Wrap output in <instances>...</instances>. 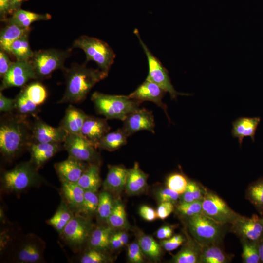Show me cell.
Instances as JSON below:
<instances>
[{
    "label": "cell",
    "mask_w": 263,
    "mask_h": 263,
    "mask_svg": "<svg viewBox=\"0 0 263 263\" xmlns=\"http://www.w3.org/2000/svg\"><path fill=\"white\" fill-rule=\"evenodd\" d=\"M6 114L0 120V151L10 161L28 149L33 141L31 124L17 114Z\"/></svg>",
    "instance_id": "cell-1"
},
{
    "label": "cell",
    "mask_w": 263,
    "mask_h": 263,
    "mask_svg": "<svg viewBox=\"0 0 263 263\" xmlns=\"http://www.w3.org/2000/svg\"><path fill=\"white\" fill-rule=\"evenodd\" d=\"M64 71L66 79V90L58 103L82 101L91 89L108 75L100 69L88 68L85 64H73Z\"/></svg>",
    "instance_id": "cell-2"
},
{
    "label": "cell",
    "mask_w": 263,
    "mask_h": 263,
    "mask_svg": "<svg viewBox=\"0 0 263 263\" xmlns=\"http://www.w3.org/2000/svg\"><path fill=\"white\" fill-rule=\"evenodd\" d=\"M1 188L8 193H19L40 184L42 179L30 161L21 162L1 175Z\"/></svg>",
    "instance_id": "cell-3"
},
{
    "label": "cell",
    "mask_w": 263,
    "mask_h": 263,
    "mask_svg": "<svg viewBox=\"0 0 263 263\" xmlns=\"http://www.w3.org/2000/svg\"><path fill=\"white\" fill-rule=\"evenodd\" d=\"M97 113L106 119L124 121L128 115L139 108L141 102L129 98L128 95H111L98 92L91 96Z\"/></svg>",
    "instance_id": "cell-4"
},
{
    "label": "cell",
    "mask_w": 263,
    "mask_h": 263,
    "mask_svg": "<svg viewBox=\"0 0 263 263\" xmlns=\"http://www.w3.org/2000/svg\"><path fill=\"white\" fill-rule=\"evenodd\" d=\"M188 229L202 246L212 244H221L224 237L225 226L203 213L187 218Z\"/></svg>",
    "instance_id": "cell-5"
},
{
    "label": "cell",
    "mask_w": 263,
    "mask_h": 263,
    "mask_svg": "<svg viewBox=\"0 0 263 263\" xmlns=\"http://www.w3.org/2000/svg\"><path fill=\"white\" fill-rule=\"evenodd\" d=\"M73 46L83 50L86 54V62L94 61L101 70L108 74L116 55L106 42L83 35L75 40Z\"/></svg>",
    "instance_id": "cell-6"
},
{
    "label": "cell",
    "mask_w": 263,
    "mask_h": 263,
    "mask_svg": "<svg viewBox=\"0 0 263 263\" xmlns=\"http://www.w3.org/2000/svg\"><path fill=\"white\" fill-rule=\"evenodd\" d=\"M71 51L55 49H42L34 52L28 61L33 67L37 79L49 78L56 70L65 71L66 59L69 56Z\"/></svg>",
    "instance_id": "cell-7"
},
{
    "label": "cell",
    "mask_w": 263,
    "mask_h": 263,
    "mask_svg": "<svg viewBox=\"0 0 263 263\" xmlns=\"http://www.w3.org/2000/svg\"><path fill=\"white\" fill-rule=\"evenodd\" d=\"M93 225L88 217L75 214L60 234L64 243L74 251H79L89 241Z\"/></svg>",
    "instance_id": "cell-8"
},
{
    "label": "cell",
    "mask_w": 263,
    "mask_h": 263,
    "mask_svg": "<svg viewBox=\"0 0 263 263\" xmlns=\"http://www.w3.org/2000/svg\"><path fill=\"white\" fill-rule=\"evenodd\" d=\"M202 213L224 225H231L242 216L217 194L207 188L202 200Z\"/></svg>",
    "instance_id": "cell-9"
},
{
    "label": "cell",
    "mask_w": 263,
    "mask_h": 263,
    "mask_svg": "<svg viewBox=\"0 0 263 263\" xmlns=\"http://www.w3.org/2000/svg\"><path fill=\"white\" fill-rule=\"evenodd\" d=\"M45 248V242L40 237L35 234H28L16 244L12 260L19 263H44Z\"/></svg>",
    "instance_id": "cell-10"
},
{
    "label": "cell",
    "mask_w": 263,
    "mask_h": 263,
    "mask_svg": "<svg viewBox=\"0 0 263 263\" xmlns=\"http://www.w3.org/2000/svg\"><path fill=\"white\" fill-rule=\"evenodd\" d=\"M140 43L147 57L149 65V73L146 79L150 80L168 92L173 99L178 95H189L177 92L172 85L167 69L163 66L160 60L150 51L146 44L142 40L139 31L137 29L134 30Z\"/></svg>",
    "instance_id": "cell-11"
},
{
    "label": "cell",
    "mask_w": 263,
    "mask_h": 263,
    "mask_svg": "<svg viewBox=\"0 0 263 263\" xmlns=\"http://www.w3.org/2000/svg\"><path fill=\"white\" fill-rule=\"evenodd\" d=\"M63 147L69 156L89 164L99 165L101 159L96 148L81 135L68 134Z\"/></svg>",
    "instance_id": "cell-12"
},
{
    "label": "cell",
    "mask_w": 263,
    "mask_h": 263,
    "mask_svg": "<svg viewBox=\"0 0 263 263\" xmlns=\"http://www.w3.org/2000/svg\"><path fill=\"white\" fill-rule=\"evenodd\" d=\"M31 79H37V78L30 63L16 61L2 78L0 91L13 87L24 86Z\"/></svg>",
    "instance_id": "cell-13"
},
{
    "label": "cell",
    "mask_w": 263,
    "mask_h": 263,
    "mask_svg": "<svg viewBox=\"0 0 263 263\" xmlns=\"http://www.w3.org/2000/svg\"><path fill=\"white\" fill-rule=\"evenodd\" d=\"M230 231L240 239L259 242L263 239V222L255 214L251 217L242 216L231 225Z\"/></svg>",
    "instance_id": "cell-14"
},
{
    "label": "cell",
    "mask_w": 263,
    "mask_h": 263,
    "mask_svg": "<svg viewBox=\"0 0 263 263\" xmlns=\"http://www.w3.org/2000/svg\"><path fill=\"white\" fill-rule=\"evenodd\" d=\"M122 128L128 136L142 130L154 133L155 123L152 113L145 108H138L127 116Z\"/></svg>",
    "instance_id": "cell-15"
},
{
    "label": "cell",
    "mask_w": 263,
    "mask_h": 263,
    "mask_svg": "<svg viewBox=\"0 0 263 263\" xmlns=\"http://www.w3.org/2000/svg\"><path fill=\"white\" fill-rule=\"evenodd\" d=\"M31 128L33 143H62L68 134L61 127H52L37 118Z\"/></svg>",
    "instance_id": "cell-16"
},
{
    "label": "cell",
    "mask_w": 263,
    "mask_h": 263,
    "mask_svg": "<svg viewBox=\"0 0 263 263\" xmlns=\"http://www.w3.org/2000/svg\"><path fill=\"white\" fill-rule=\"evenodd\" d=\"M90 164L69 156L65 160L55 164L60 181L76 183Z\"/></svg>",
    "instance_id": "cell-17"
},
{
    "label": "cell",
    "mask_w": 263,
    "mask_h": 263,
    "mask_svg": "<svg viewBox=\"0 0 263 263\" xmlns=\"http://www.w3.org/2000/svg\"><path fill=\"white\" fill-rule=\"evenodd\" d=\"M166 92L155 83L146 79L134 92L128 96L140 102L150 101L160 107L169 118L167 112V107L162 102V98Z\"/></svg>",
    "instance_id": "cell-18"
},
{
    "label": "cell",
    "mask_w": 263,
    "mask_h": 263,
    "mask_svg": "<svg viewBox=\"0 0 263 263\" xmlns=\"http://www.w3.org/2000/svg\"><path fill=\"white\" fill-rule=\"evenodd\" d=\"M106 119L87 115L81 131V135L97 148L99 141L110 130Z\"/></svg>",
    "instance_id": "cell-19"
},
{
    "label": "cell",
    "mask_w": 263,
    "mask_h": 263,
    "mask_svg": "<svg viewBox=\"0 0 263 263\" xmlns=\"http://www.w3.org/2000/svg\"><path fill=\"white\" fill-rule=\"evenodd\" d=\"M61 143H32L28 148L30 161L38 169L45 162L62 150Z\"/></svg>",
    "instance_id": "cell-20"
},
{
    "label": "cell",
    "mask_w": 263,
    "mask_h": 263,
    "mask_svg": "<svg viewBox=\"0 0 263 263\" xmlns=\"http://www.w3.org/2000/svg\"><path fill=\"white\" fill-rule=\"evenodd\" d=\"M61 182L64 201L75 214H77L82 207L85 191L76 183Z\"/></svg>",
    "instance_id": "cell-21"
},
{
    "label": "cell",
    "mask_w": 263,
    "mask_h": 263,
    "mask_svg": "<svg viewBox=\"0 0 263 263\" xmlns=\"http://www.w3.org/2000/svg\"><path fill=\"white\" fill-rule=\"evenodd\" d=\"M261 121L259 117H240L232 123L231 134L233 137L238 139L240 146L244 137H250L252 141L255 140V135Z\"/></svg>",
    "instance_id": "cell-22"
},
{
    "label": "cell",
    "mask_w": 263,
    "mask_h": 263,
    "mask_svg": "<svg viewBox=\"0 0 263 263\" xmlns=\"http://www.w3.org/2000/svg\"><path fill=\"white\" fill-rule=\"evenodd\" d=\"M87 115L81 109L70 105L65 111L59 126L68 134L81 135V131Z\"/></svg>",
    "instance_id": "cell-23"
},
{
    "label": "cell",
    "mask_w": 263,
    "mask_h": 263,
    "mask_svg": "<svg viewBox=\"0 0 263 263\" xmlns=\"http://www.w3.org/2000/svg\"><path fill=\"white\" fill-rule=\"evenodd\" d=\"M128 169L120 165L109 166L103 186L107 191H120L125 187Z\"/></svg>",
    "instance_id": "cell-24"
},
{
    "label": "cell",
    "mask_w": 263,
    "mask_h": 263,
    "mask_svg": "<svg viewBox=\"0 0 263 263\" xmlns=\"http://www.w3.org/2000/svg\"><path fill=\"white\" fill-rule=\"evenodd\" d=\"M147 175L135 162L133 167L128 170L125 185L126 192L129 194H137L142 192L147 186Z\"/></svg>",
    "instance_id": "cell-25"
},
{
    "label": "cell",
    "mask_w": 263,
    "mask_h": 263,
    "mask_svg": "<svg viewBox=\"0 0 263 263\" xmlns=\"http://www.w3.org/2000/svg\"><path fill=\"white\" fill-rule=\"evenodd\" d=\"M202 246L194 239H189L171 260L173 263H199Z\"/></svg>",
    "instance_id": "cell-26"
},
{
    "label": "cell",
    "mask_w": 263,
    "mask_h": 263,
    "mask_svg": "<svg viewBox=\"0 0 263 263\" xmlns=\"http://www.w3.org/2000/svg\"><path fill=\"white\" fill-rule=\"evenodd\" d=\"M30 27L24 28L15 24H8L0 30V50L8 54H11V46L13 43L24 34L30 33Z\"/></svg>",
    "instance_id": "cell-27"
},
{
    "label": "cell",
    "mask_w": 263,
    "mask_h": 263,
    "mask_svg": "<svg viewBox=\"0 0 263 263\" xmlns=\"http://www.w3.org/2000/svg\"><path fill=\"white\" fill-rule=\"evenodd\" d=\"M233 255L225 252L221 244H212L202 246L199 263H228Z\"/></svg>",
    "instance_id": "cell-28"
},
{
    "label": "cell",
    "mask_w": 263,
    "mask_h": 263,
    "mask_svg": "<svg viewBox=\"0 0 263 263\" xmlns=\"http://www.w3.org/2000/svg\"><path fill=\"white\" fill-rule=\"evenodd\" d=\"M51 18V15L47 13L38 14L20 8L11 15L8 19V23L21 27L28 28L30 27V25L35 21L46 20Z\"/></svg>",
    "instance_id": "cell-29"
},
{
    "label": "cell",
    "mask_w": 263,
    "mask_h": 263,
    "mask_svg": "<svg viewBox=\"0 0 263 263\" xmlns=\"http://www.w3.org/2000/svg\"><path fill=\"white\" fill-rule=\"evenodd\" d=\"M99 165L90 164L76 183L85 191L97 192L101 185Z\"/></svg>",
    "instance_id": "cell-30"
},
{
    "label": "cell",
    "mask_w": 263,
    "mask_h": 263,
    "mask_svg": "<svg viewBox=\"0 0 263 263\" xmlns=\"http://www.w3.org/2000/svg\"><path fill=\"white\" fill-rule=\"evenodd\" d=\"M113 229L108 225L97 227L93 230L88 241L90 247L103 251L110 248V240Z\"/></svg>",
    "instance_id": "cell-31"
},
{
    "label": "cell",
    "mask_w": 263,
    "mask_h": 263,
    "mask_svg": "<svg viewBox=\"0 0 263 263\" xmlns=\"http://www.w3.org/2000/svg\"><path fill=\"white\" fill-rule=\"evenodd\" d=\"M75 213L64 201H62L54 215L46 222L60 234Z\"/></svg>",
    "instance_id": "cell-32"
},
{
    "label": "cell",
    "mask_w": 263,
    "mask_h": 263,
    "mask_svg": "<svg viewBox=\"0 0 263 263\" xmlns=\"http://www.w3.org/2000/svg\"><path fill=\"white\" fill-rule=\"evenodd\" d=\"M16 114L27 118L35 117L39 112V106L31 100L24 94L22 90L15 98V109Z\"/></svg>",
    "instance_id": "cell-33"
},
{
    "label": "cell",
    "mask_w": 263,
    "mask_h": 263,
    "mask_svg": "<svg viewBox=\"0 0 263 263\" xmlns=\"http://www.w3.org/2000/svg\"><path fill=\"white\" fill-rule=\"evenodd\" d=\"M128 136L122 129L107 133L99 142L97 148L109 151L116 150L127 143Z\"/></svg>",
    "instance_id": "cell-34"
},
{
    "label": "cell",
    "mask_w": 263,
    "mask_h": 263,
    "mask_svg": "<svg viewBox=\"0 0 263 263\" xmlns=\"http://www.w3.org/2000/svg\"><path fill=\"white\" fill-rule=\"evenodd\" d=\"M27 33L15 41L11 46V54L16 57L17 61H28L34 52L31 49Z\"/></svg>",
    "instance_id": "cell-35"
},
{
    "label": "cell",
    "mask_w": 263,
    "mask_h": 263,
    "mask_svg": "<svg viewBox=\"0 0 263 263\" xmlns=\"http://www.w3.org/2000/svg\"><path fill=\"white\" fill-rule=\"evenodd\" d=\"M245 197L260 214H263V177L249 185Z\"/></svg>",
    "instance_id": "cell-36"
},
{
    "label": "cell",
    "mask_w": 263,
    "mask_h": 263,
    "mask_svg": "<svg viewBox=\"0 0 263 263\" xmlns=\"http://www.w3.org/2000/svg\"><path fill=\"white\" fill-rule=\"evenodd\" d=\"M106 222L108 225L113 229L123 228L127 226L125 207L120 199L114 201L112 211Z\"/></svg>",
    "instance_id": "cell-37"
},
{
    "label": "cell",
    "mask_w": 263,
    "mask_h": 263,
    "mask_svg": "<svg viewBox=\"0 0 263 263\" xmlns=\"http://www.w3.org/2000/svg\"><path fill=\"white\" fill-rule=\"evenodd\" d=\"M207 188L200 183L193 181H188L185 192L180 195L178 203H190L202 200Z\"/></svg>",
    "instance_id": "cell-38"
},
{
    "label": "cell",
    "mask_w": 263,
    "mask_h": 263,
    "mask_svg": "<svg viewBox=\"0 0 263 263\" xmlns=\"http://www.w3.org/2000/svg\"><path fill=\"white\" fill-rule=\"evenodd\" d=\"M242 259L244 263H260L259 242L241 239Z\"/></svg>",
    "instance_id": "cell-39"
},
{
    "label": "cell",
    "mask_w": 263,
    "mask_h": 263,
    "mask_svg": "<svg viewBox=\"0 0 263 263\" xmlns=\"http://www.w3.org/2000/svg\"><path fill=\"white\" fill-rule=\"evenodd\" d=\"M142 252L150 258L155 260L161 254V245L152 237L143 235L138 239V243Z\"/></svg>",
    "instance_id": "cell-40"
},
{
    "label": "cell",
    "mask_w": 263,
    "mask_h": 263,
    "mask_svg": "<svg viewBox=\"0 0 263 263\" xmlns=\"http://www.w3.org/2000/svg\"><path fill=\"white\" fill-rule=\"evenodd\" d=\"M25 95L36 105L42 104L47 97L45 87L39 82H34L24 86L22 89Z\"/></svg>",
    "instance_id": "cell-41"
},
{
    "label": "cell",
    "mask_w": 263,
    "mask_h": 263,
    "mask_svg": "<svg viewBox=\"0 0 263 263\" xmlns=\"http://www.w3.org/2000/svg\"><path fill=\"white\" fill-rule=\"evenodd\" d=\"M113 204L114 202L108 191H104L100 193L96 211L100 220L107 221L112 211Z\"/></svg>",
    "instance_id": "cell-42"
},
{
    "label": "cell",
    "mask_w": 263,
    "mask_h": 263,
    "mask_svg": "<svg viewBox=\"0 0 263 263\" xmlns=\"http://www.w3.org/2000/svg\"><path fill=\"white\" fill-rule=\"evenodd\" d=\"M98 201L99 196L95 192L85 191L83 205L77 214L86 217L91 216L97 211Z\"/></svg>",
    "instance_id": "cell-43"
},
{
    "label": "cell",
    "mask_w": 263,
    "mask_h": 263,
    "mask_svg": "<svg viewBox=\"0 0 263 263\" xmlns=\"http://www.w3.org/2000/svg\"><path fill=\"white\" fill-rule=\"evenodd\" d=\"M202 200L190 203H178L176 207V210L180 215L186 218L201 213H202Z\"/></svg>",
    "instance_id": "cell-44"
},
{
    "label": "cell",
    "mask_w": 263,
    "mask_h": 263,
    "mask_svg": "<svg viewBox=\"0 0 263 263\" xmlns=\"http://www.w3.org/2000/svg\"><path fill=\"white\" fill-rule=\"evenodd\" d=\"M188 181L185 176L179 173L170 175L167 179V188L181 195L186 190Z\"/></svg>",
    "instance_id": "cell-45"
},
{
    "label": "cell",
    "mask_w": 263,
    "mask_h": 263,
    "mask_svg": "<svg viewBox=\"0 0 263 263\" xmlns=\"http://www.w3.org/2000/svg\"><path fill=\"white\" fill-rule=\"evenodd\" d=\"M109 261L104 251L90 247L79 259L81 263H105Z\"/></svg>",
    "instance_id": "cell-46"
},
{
    "label": "cell",
    "mask_w": 263,
    "mask_h": 263,
    "mask_svg": "<svg viewBox=\"0 0 263 263\" xmlns=\"http://www.w3.org/2000/svg\"><path fill=\"white\" fill-rule=\"evenodd\" d=\"M184 241L185 238L183 235L177 234L160 241V244L165 250L171 251L177 249Z\"/></svg>",
    "instance_id": "cell-47"
},
{
    "label": "cell",
    "mask_w": 263,
    "mask_h": 263,
    "mask_svg": "<svg viewBox=\"0 0 263 263\" xmlns=\"http://www.w3.org/2000/svg\"><path fill=\"white\" fill-rule=\"evenodd\" d=\"M158 199L160 203L164 202H171L174 204L179 202L180 194L167 188L160 190L158 194Z\"/></svg>",
    "instance_id": "cell-48"
},
{
    "label": "cell",
    "mask_w": 263,
    "mask_h": 263,
    "mask_svg": "<svg viewBox=\"0 0 263 263\" xmlns=\"http://www.w3.org/2000/svg\"><path fill=\"white\" fill-rule=\"evenodd\" d=\"M142 250L138 244L132 243L129 244L128 248V257L132 263H140L143 262Z\"/></svg>",
    "instance_id": "cell-49"
},
{
    "label": "cell",
    "mask_w": 263,
    "mask_h": 263,
    "mask_svg": "<svg viewBox=\"0 0 263 263\" xmlns=\"http://www.w3.org/2000/svg\"><path fill=\"white\" fill-rule=\"evenodd\" d=\"M174 204L169 202H161L157 210V218L163 220L167 218L174 210Z\"/></svg>",
    "instance_id": "cell-50"
},
{
    "label": "cell",
    "mask_w": 263,
    "mask_h": 263,
    "mask_svg": "<svg viewBox=\"0 0 263 263\" xmlns=\"http://www.w3.org/2000/svg\"><path fill=\"white\" fill-rule=\"evenodd\" d=\"M8 54L0 50V76L2 78L9 70L14 62L11 61Z\"/></svg>",
    "instance_id": "cell-51"
},
{
    "label": "cell",
    "mask_w": 263,
    "mask_h": 263,
    "mask_svg": "<svg viewBox=\"0 0 263 263\" xmlns=\"http://www.w3.org/2000/svg\"><path fill=\"white\" fill-rule=\"evenodd\" d=\"M15 109V99L5 97L1 92L0 93V111L11 113Z\"/></svg>",
    "instance_id": "cell-52"
},
{
    "label": "cell",
    "mask_w": 263,
    "mask_h": 263,
    "mask_svg": "<svg viewBox=\"0 0 263 263\" xmlns=\"http://www.w3.org/2000/svg\"><path fill=\"white\" fill-rule=\"evenodd\" d=\"M139 212L140 215L148 221H152L157 218L156 211L148 206H142L139 208Z\"/></svg>",
    "instance_id": "cell-53"
},
{
    "label": "cell",
    "mask_w": 263,
    "mask_h": 263,
    "mask_svg": "<svg viewBox=\"0 0 263 263\" xmlns=\"http://www.w3.org/2000/svg\"><path fill=\"white\" fill-rule=\"evenodd\" d=\"M173 235V229L171 226L166 225L160 228L156 232V236L160 239H167Z\"/></svg>",
    "instance_id": "cell-54"
},
{
    "label": "cell",
    "mask_w": 263,
    "mask_h": 263,
    "mask_svg": "<svg viewBox=\"0 0 263 263\" xmlns=\"http://www.w3.org/2000/svg\"><path fill=\"white\" fill-rule=\"evenodd\" d=\"M8 14H10V5L9 0H0V20H5Z\"/></svg>",
    "instance_id": "cell-55"
},
{
    "label": "cell",
    "mask_w": 263,
    "mask_h": 263,
    "mask_svg": "<svg viewBox=\"0 0 263 263\" xmlns=\"http://www.w3.org/2000/svg\"><path fill=\"white\" fill-rule=\"evenodd\" d=\"M123 246L118 237L116 232H113L110 240L109 247L112 249L116 250Z\"/></svg>",
    "instance_id": "cell-56"
},
{
    "label": "cell",
    "mask_w": 263,
    "mask_h": 263,
    "mask_svg": "<svg viewBox=\"0 0 263 263\" xmlns=\"http://www.w3.org/2000/svg\"><path fill=\"white\" fill-rule=\"evenodd\" d=\"M28 0H9L10 5V14H12L17 10L20 8L23 2Z\"/></svg>",
    "instance_id": "cell-57"
},
{
    "label": "cell",
    "mask_w": 263,
    "mask_h": 263,
    "mask_svg": "<svg viewBox=\"0 0 263 263\" xmlns=\"http://www.w3.org/2000/svg\"><path fill=\"white\" fill-rule=\"evenodd\" d=\"M116 233L122 245L124 246L127 244L128 242V236L126 233L123 231H119Z\"/></svg>",
    "instance_id": "cell-58"
},
{
    "label": "cell",
    "mask_w": 263,
    "mask_h": 263,
    "mask_svg": "<svg viewBox=\"0 0 263 263\" xmlns=\"http://www.w3.org/2000/svg\"><path fill=\"white\" fill-rule=\"evenodd\" d=\"M260 263H263V239L259 242Z\"/></svg>",
    "instance_id": "cell-59"
},
{
    "label": "cell",
    "mask_w": 263,
    "mask_h": 263,
    "mask_svg": "<svg viewBox=\"0 0 263 263\" xmlns=\"http://www.w3.org/2000/svg\"><path fill=\"white\" fill-rule=\"evenodd\" d=\"M261 219L262 220V222H263V217H261Z\"/></svg>",
    "instance_id": "cell-60"
}]
</instances>
